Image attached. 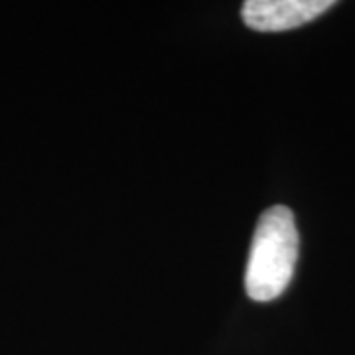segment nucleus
<instances>
[{"label": "nucleus", "instance_id": "nucleus-2", "mask_svg": "<svg viewBox=\"0 0 355 355\" xmlns=\"http://www.w3.org/2000/svg\"><path fill=\"white\" fill-rule=\"evenodd\" d=\"M331 0H247L243 20L257 32H286L328 12Z\"/></svg>", "mask_w": 355, "mask_h": 355}, {"label": "nucleus", "instance_id": "nucleus-1", "mask_svg": "<svg viewBox=\"0 0 355 355\" xmlns=\"http://www.w3.org/2000/svg\"><path fill=\"white\" fill-rule=\"evenodd\" d=\"M298 259V229L286 205L268 207L254 229L245 291L254 302H270L288 288Z\"/></svg>", "mask_w": 355, "mask_h": 355}]
</instances>
